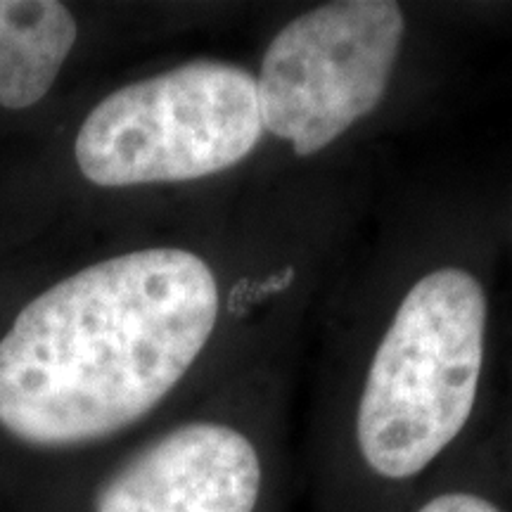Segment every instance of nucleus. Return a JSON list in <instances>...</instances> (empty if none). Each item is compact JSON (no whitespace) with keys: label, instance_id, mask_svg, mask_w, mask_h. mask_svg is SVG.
<instances>
[{"label":"nucleus","instance_id":"obj_4","mask_svg":"<svg viewBox=\"0 0 512 512\" xmlns=\"http://www.w3.org/2000/svg\"><path fill=\"white\" fill-rule=\"evenodd\" d=\"M406 17L392 0H342L275 34L256 76L264 131L311 157L380 105Z\"/></svg>","mask_w":512,"mask_h":512},{"label":"nucleus","instance_id":"obj_7","mask_svg":"<svg viewBox=\"0 0 512 512\" xmlns=\"http://www.w3.org/2000/svg\"><path fill=\"white\" fill-rule=\"evenodd\" d=\"M418 512H501V510L482 496L453 491V494H441L437 498H432V501L422 505Z\"/></svg>","mask_w":512,"mask_h":512},{"label":"nucleus","instance_id":"obj_6","mask_svg":"<svg viewBox=\"0 0 512 512\" xmlns=\"http://www.w3.org/2000/svg\"><path fill=\"white\" fill-rule=\"evenodd\" d=\"M76 36L67 5L0 0V107L27 110L46 98Z\"/></svg>","mask_w":512,"mask_h":512},{"label":"nucleus","instance_id":"obj_2","mask_svg":"<svg viewBox=\"0 0 512 512\" xmlns=\"http://www.w3.org/2000/svg\"><path fill=\"white\" fill-rule=\"evenodd\" d=\"M486 294L463 268H439L408 290L370 363L356 439L387 479L425 470L463 432L484 366Z\"/></svg>","mask_w":512,"mask_h":512},{"label":"nucleus","instance_id":"obj_1","mask_svg":"<svg viewBox=\"0 0 512 512\" xmlns=\"http://www.w3.org/2000/svg\"><path fill=\"white\" fill-rule=\"evenodd\" d=\"M219 285L197 254L112 256L38 294L0 339V425L76 446L145 418L207 347Z\"/></svg>","mask_w":512,"mask_h":512},{"label":"nucleus","instance_id":"obj_3","mask_svg":"<svg viewBox=\"0 0 512 512\" xmlns=\"http://www.w3.org/2000/svg\"><path fill=\"white\" fill-rule=\"evenodd\" d=\"M261 136L256 76L204 60L100 100L79 128L74 155L100 188L181 183L240 164Z\"/></svg>","mask_w":512,"mask_h":512},{"label":"nucleus","instance_id":"obj_5","mask_svg":"<svg viewBox=\"0 0 512 512\" xmlns=\"http://www.w3.org/2000/svg\"><path fill=\"white\" fill-rule=\"evenodd\" d=\"M256 446L235 427L190 422L136 453L102 486L95 512H254Z\"/></svg>","mask_w":512,"mask_h":512}]
</instances>
